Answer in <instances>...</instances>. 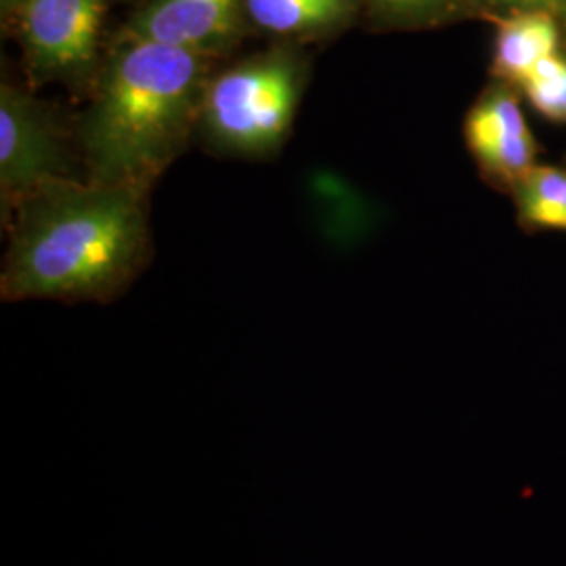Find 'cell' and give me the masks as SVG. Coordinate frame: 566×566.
<instances>
[{
	"label": "cell",
	"mask_w": 566,
	"mask_h": 566,
	"mask_svg": "<svg viewBox=\"0 0 566 566\" xmlns=\"http://www.w3.org/2000/svg\"><path fill=\"white\" fill-rule=\"evenodd\" d=\"M143 189L49 182L21 203L4 301L107 298L137 266L145 243Z\"/></svg>",
	"instance_id": "1"
},
{
	"label": "cell",
	"mask_w": 566,
	"mask_h": 566,
	"mask_svg": "<svg viewBox=\"0 0 566 566\" xmlns=\"http://www.w3.org/2000/svg\"><path fill=\"white\" fill-rule=\"evenodd\" d=\"M202 55L128 41L103 76L84 122L93 181L143 189L185 142L202 88Z\"/></svg>",
	"instance_id": "2"
},
{
	"label": "cell",
	"mask_w": 566,
	"mask_h": 566,
	"mask_svg": "<svg viewBox=\"0 0 566 566\" xmlns=\"http://www.w3.org/2000/svg\"><path fill=\"white\" fill-rule=\"evenodd\" d=\"M298 99V76L290 61L248 63L224 72L203 95L210 130L233 147L261 151L282 142Z\"/></svg>",
	"instance_id": "3"
},
{
	"label": "cell",
	"mask_w": 566,
	"mask_h": 566,
	"mask_svg": "<svg viewBox=\"0 0 566 566\" xmlns=\"http://www.w3.org/2000/svg\"><path fill=\"white\" fill-rule=\"evenodd\" d=\"M60 139L41 107L13 86L0 93V191L2 206L23 203L60 181Z\"/></svg>",
	"instance_id": "4"
},
{
	"label": "cell",
	"mask_w": 566,
	"mask_h": 566,
	"mask_svg": "<svg viewBox=\"0 0 566 566\" xmlns=\"http://www.w3.org/2000/svg\"><path fill=\"white\" fill-rule=\"evenodd\" d=\"M105 0H25V49L41 72L76 74L97 55Z\"/></svg>",
	"instance_id": "5"
},
{
	"label": "cell",
	"mask_w": 566,
	"mask_h": 566,
	"mask_svg": "<svg viewBox=\"0 0 566 566\" xmlns=\"http://www.w3.org/2000/svg\"><path fill=\"white\" fill-rule=\"evenodd\" d=\"M465 142L489 175L516 185L535 166L537 143L518 99L504 88L486 93L464 126Z\"/></svg>",
	"instance_id": "6"
},
{
	"label": "cell",
	"mask_w": 566,
	"mask_h": 566,
	"mask_svg": "<svg viewBox=\"0 0 566 566\" xmlns=\"http://www.w3.org/2000/svg\"><path fill=\"white\" fill-rule=\"evenodd\" d=\"M242 0H151L126 30L128 41H151L206 53L238 28Z\"/></svg>",
	"instance_id": "7"
},
{
	"label": "cell",
	"mask_w": 566,
	"mask_h": 566,
	"mask_svg": "<svg viewBox=\"0 0 566 566\" xmlns=\"http://www.w3.org/2000/svg\"><path fill=\"white\" fill-rule=\"evenodd\" d=\"M560 28L558 18L547 11H514L497 25L493 74L502 81H525L537 61L558 53Z\"/></svg>",
	"instance_id": "8"
},
{
	"label": "cell",
	"mask_w": 566,
	"mask_h": 566,
	"mask_svg": "<svg viewBox=\"0 0 566 566\" xmlns=\"http://www.w3.org/2000/svg\"><path fill=\"white\" fill-rule=\"evenodd\" d=\"M350 0H245L250 18L275 34L332 28L350 13Z\"/></svg>",
	"instance_id": "9"
},
{
	"label": "cell",
	"mask_w": 566,
	"mask_h": 566,
	"mask_svg": "<svg viewBox=\"0 0 566 566\" xmlns=\"http://www.w3.org/2000/svg\"><path fill=\"white\" fill-rule=\"evenodd\" d=\"M514 191L526 224L566 231V170L533 166Z\"/></svg>",
	"instance_id": "10"
},
{
	"label": "cell",
	"mask_w": 566,
	"mask_h": 566,
	"mask_svg": "<svg viewBox=\"0 0 566 566\" xmlns=\"http://www.w3.org/2000/svg\"><path fill=\"white\" fill-rule=\"evenodd\" d=\"M537 114L558 124H566V57L552 53L533 65L518 84Z\"/></svg>",
	"instance_id": "11"
},
{
	"label": "cell",
	"mask_w": 566,
	"mask_h": 566,
	"mask_svg": "<svg viewBox=\"0 0 566 566\" xmlns=\"http://www.w3.org/2000/svg\"><path fill=\"white\" fill-rule=\"evenodd\" d=\"M378 9H382L392 18H403V20H416V18H426L432 11L441 9L447 0H374Z\"/></svg>",
	"instance_id": "12"
},
{
	"label": "cell",
	"mask_w": 566,
	"mask_h": 566,
	"mask_svg": "<svg viewBox=\"0 0 566 566\" xmlns=\"http://www.w3.org/2000/svg\"><path fill=\"white\" fill-rule=\"evenodd\" d=\"M500 4L514 7L516 11H525V9H535V11H547L556 18H565L566 20V0H493Z\"/></svg>",
	"instance_id": "13"
}]
</instances>
